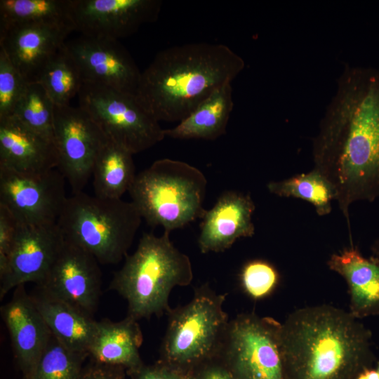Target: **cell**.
Instances as JSON below:
<instances>
[{
	"label": "cell",
	"instance_id": "cell-1",
	"mask_svg": "<svg viewBox=\"0 0 379 379\" xmlns=\"http://www.w3.org/2000/svg\"><path fill=\"white\" fill-rule=\"evenodd\" d=\"M312 157L348 225L352 204L379 198V69L346 65L313 140Z\"/></svg>",
	"mask_w": 379,
	"mask_h": 379
},
{
	"label": "cell",
	"instance_id": "cell-2",
	"mask_svg": "<svg viewBox=\"0 0 379 379\" xmlns=\"http://www.w3.org/2000/svg\"><path fill=\"white\" fill-rule=\"evenodd\" d=\"M281 339L286 379H355L374 361L371 331L329 305L290 314Z\"/></svg>",
	"mask_w": 379,
	"mask_h": 379
},
{
	"label": "cell",
	"instance_id": "cell-3",
	"mask_svg": "<svg viewBox=\"0 0 379 379\" xmlns=\"http://www.w3.org/2000/svg\"><path fill=\"white\" fill-rule=\"evenodd\" d=\"M244 66L242 58L224 44L170 47L141 72L135 96L158 121L180 122L216 88L232 83Z\"/></svg>",
	"mask_w": 379,
	"mask_h": 379
},
{
	"label": "cell",
	"instance_id": "cell-4",
	"mask_svg": "<svg viewBox=\"0 0 379 379\" xmlns=\"http://www.w3.org/2000/svg\"><path fill=\"white\" fill-rule=\"evenodd\" d=\"M169 234L143 233L109 285L126 300L127 316L138 321L167 314L172 309L168 300L173 288L192 281L190 259L174 246Z\"/></svg>",
	"mask_w": 379,
	"mask_h": 379
},
{
	"label": "cell",
	"instance_id": "cell-5",
	"mask_svg": "<svg viewBox=\"0 0 379 379\" xmlns=\"http://www.w3.org/2000/svg\"><path fill=\"white\" fill-rule=\"evenodd\" d=\"M207 180L185 161L161 159L136 175L128 192L148 225L171 232L202 218Z\"/></svg>",
	"mask_w": 379,
	"mask_h": 379
},
{
	"label": "cell",
	"instance_id": "cell-6",
	"mask_svg": "<svg viewBox=\"0 0 379 379\" xmlns=\"http://www.w3.org/2000/svg\"><path fill=\"white\" fill-rule=\"evenodd\" d=\"M142 218L131 201L80 192L67 197L57 225L65 240L100 264L115 265L126 256Z\"/></svg>",
	"mask_w": 379,
	"mask_h": 379
},
{
	"label": "cell",
	"instance_id": "cell-7",
	"mask_svg": "<svg viewBox=\"0 0 379 379\" xmlns=\"http://www.w3.org/2000/svg\"><path fill=\"white\" fill-rule=\"evenodd\" d=\"M226 295L204 284L188 303L171 309L159 361L190 373L220 357L230 321L223 308Z\"/></svg>",
	"mask_w": 379,
	"mask_h": 379
},
{
	"label": "cell",
	"instance_id": "cell-8",
	"mask_svg": "<svg viewBox=\"0 0 379 379\" xmlns=\"http://www.w3.org/2000/svg\"><path fill=\"white\" fill-rule=\"evenodd\" d=\"M86 110L107 137L133 154L148 149L166 136L158 121L134 95L89 82L78 93Z\"/></svg>",
	"mask_w": 379,
	"mask_h": 379
},
{
	"label": "cell",
	"instance_id": "cell-9",
	"mask_svg": "<svg viewBox=\"0 0 379 379\" xmlns=\"http://www.w3.org/2000/svg\"><path fill=\"white\" fill-rule=\"evenodd\" d=\"M281 326L255 313L230 320L220 357L235 379H286Z\"/></svg>",
	"mask_w": 379,
	"mask_h": 379
},
{
	"label": "cell",
	"instance_id": "cell-10",
	"mask_svg": "<svg viewBox=\"0 0 379 379\" xmlns=\"http://www.w3.org/2000/svg\"><path fill=\"white\" fill-rule=\"evenodd\" d=\"M65 180L56 168L25 173L0 168V205L18 225L56 224L67 199Z\"/></svg>",
	"mask_w": 379,
	"mask_h": 379
},
{
	"label": "cell",
	"instance_id": "cell-11",
	"mask_svg": "<svg viewBox=\"0 0 379 379\" xmlns=\"http://www.w3.org/2000/svg\"><path fill=\"white\" fill-rule=\"evenodd\" d=\"M108 138L84 109L55 106L53 143L58 169L73 194L83 192L92 175L96 155Z\"/></svg>",
	"mask_w": 379,
	"mask_h": 379
},
{
	"label": "cell",
	"instance_id": "cell-12",
	"mask_svg": "<svg viewBox=\"0 0 379 379\" xmlns=\"http://www.w3.org/2000/svg\"><path fill=\"white\" fill-rule=\"evenodd\" d=\"M160 0H69L74 31L81 35L118 40L157 20Z\"/></svg>",
	"mask_w": 379,
	"mask_h": 379
},
{
	"label": "cell",
	"instance_id": "cell-13",
	"mask_svg": "<svg viewBox=\"0 0 379 379\" xmlns=\"http://www.w3.org/2000/svg\"><path fill=\"white\" fill-rule=\"evenodd\" d=\"M96 258L65 239L44 280L37 287L93 317L101 295V271Z\"/></svg>",
	"mask_w": 379,
	"mask_h": 379
},
{
	"label": "cell",
	"instance_id": "cell-14",
	"mask_svg": "<svg viewBox=\"0 0 379 379\" xmlns=\"http://www.w3.org/2000/svg\"><path fill=\"white\" fill-rule=\"evenodd\" d=\"M83 81L136 95L141 72L118 40L81 35L65 42Z\"/></svg>",
	"mask_w": 379,
	"mask_h": 379
},
{
	"label": "cell",
	"instance_id": "cell-15",
	"mask_svg": "<svg viewBox=\"0 0 379 379\" xmlns=\"http://www.w3.org/2000/svg\"><path fill=\"white\" fill-rule=\"evenodd\" d=\"M65 242L56 224L41 226L18 225L13 239L7 272L0 279V298L12 289L29 282L40 284L46 278Z\"/></svg>",
	"mask_w": 379,
	"mask_h": 379
},
{
	"label": "cell",
	"instance_id": "cell-16",
	"mask_svg": "<svg viewBox=\"0 0 379 379\" xmlns=\"http://www.w3.org/2000/svg\"><path fill=\"white\" fill-rule=\"evenodd\" d=\"M72 31L62 25H17L0 30V48L25 79L34 83Z\"/></svg>",
	"mask_w": 379,
	"mask_h": 379
},
{
	"label": "cell",
	"instance_id": "cell-17",
	"mask_svg": "<svg viewBox=\"0 0 379 379\" xmlns=\"http://www.w3.org/2000/svg\"><path fill=\"white\" fill-rule=\"evenodd\" d=\"M1 315L22 379H29L51 332L25 285L14 289L10 300L1 307Z\"/></svg>",
	"mask_w": 379,
	"mask_h": 379
},
{
	"label": "cell",
	"instance_id": "cell-18",
	"mask_svg": "<svg viewBox=\"0 0 379 379\" xmlns=\"http://www.w3.org/2000/svg\"><path fill=\"white\" fill-rule=\"evenodd\" d=\"M255 205L248 194L226 191L202 218L198 246L201 253L223 252L239 239L255 234Z\"/></svg>",
	"mask_w": 379,
	"mask_h": 379
},
{
	"label": "cell",
	"instance_id": "cell-19",
	"mask_svg": "<svg viewBox=\"0 0 379 379\" xmlns=\"http://www.w3.org/2000/svg\"><path fill=\"white\" fill-rule=\"evenodd\" d=\"M58 164L53 141L14 116L0 119V168L40 173L57 168Z\"/></svg>",
	"mask_w": 379,
	"mask_h": 379
},
{
	"label": "cell",
	"instance_id": "cell-20",
	"mask_svg": "<svg viewBox=\"0 0 379 379\" xmlns=\"http://www.w3.org/2000/svg\"><path fill=\"white\" fill-rule=\"evenodd\" d=\"M328 268L346 281L350 295V312L358 319L379 315V260L364 257L352 245L333 253Z\"/></svg>",
	"mask_w": 379,
	"mask_h": 379
},
{
	"label": "cell",
	"instance_id": "cell-21",
	"mask_svg": "<svg viewBox=\"0 0 379 379\" xmlns=\"http://www.w3.org/2000/svg\"><path fill=\"white\" fill-rule=\"evenodd\" d=\"M142 340L138 321L129 316L117 322L107 319L97 321L88 349V359L121 366L127 373L132 372L144 364L139 351Z\"/></svg>",
	"mask_w": 379,
	"mask_h": 379
},
{
	"label": "cell",
	"instance_id": "cell-22",
	"mask_svg": "<svg viewBox=\"0 0 379 379\" xmlns=\"http://www.w3.org/2000/svg\"><path fill=\"white\" fill-rule=\"evenodd\" d=\"M31 296L52 334L70 350L88 357L97 321L37 286Z\"/></svg>",
	"mask_w": 379,
	"mask_h": 379
},
{
	"label": "cell",
	"instance_id": "cell-23",
	"mask_svg": "<svg viewBox=\"0 0 379 379\" xmlns=\"http://www.w3.org/2000/svg\"><path fill=\"white\" fill-rule=\"evenodd\" d=\"M234 107L231 83L216 88L173 128L164 129L166 137L178 140H213L226 133Z\"/></svg>",
	"mask_w": 379,
	"mask_h": 379
},
{
	"label": "cell",
	"instance_id": "cell-24",
	"mask_svg": "<svg viewBox=\"0 0 379 379\" xmlns=\"http://www.w3.org/2000/svg\"><path fill=\"white\" fill-rule=\"evenodd\" d=\"M133 154L110 139L98 151L92 169L95 195L121 199L133 185L136 175Z\"/></svg>",
	"mask_w": 379,
	"mask_h": 379
},
{
	"label": "cell",
	"instance_id": "cell-25",
	"mask_svg": "<svg viewBox=\"0 0 379 379\" xmlns=\"http://www.w3.org/2000/svg\"><path fill=\"white\" fill-rule=\"evenodd\" d=\"M29 23L62 25L73 28L69 0L0 1V30Z\"/></svg>",
	"mask_w": 379,
	"mask_h": 379
},
{
	"label": "cell",
	"instance_id": "cell-26",
	"mask_svg": "<svg viewBox=\"0 0 379 379\" xmlns=\"http://www.w3.org/2000/svg\"><path fill=\"white\" fill-rule=\"evenodd\" d=\"M47 92L55 106L70 105L84 83L79 66L65 44L50 59L37 81Z\"/></svg>",
	"mask_w": 379,
	"mask_h": 379
},
{
	"label": "cell",
	"instance_id": "cell-27",
	"mask_svg": "<svg viewBox=\"0 0 379 379\" xmlns=\"http://www.w3.org/2000/svg\"><path fill=\"white\" fill-rule=\"evenodd\" d=\"M268 191L282 197H294L312 204L320 216L329 214L335 190L328 180L315 169L279 181L267 184Z\"/></svg>",
	"mask_w": 379,
	"mask_h": 379
},
{
	"label": "cell",
	"instance_id": "cell-28",
	"mask_svg": "<svg viewBox=\"0 0 379 379\" xmlns=\"http://www.w3.org/2000/svg\"><path fill=\"white\" fill-rule=\"evenodd\" d=\"M88 355L70 350L51 333L29 379H79Z\"/></svg>",
	"mask_w": 379,
	"mask_h": 379
},
{
	"label": "cell",
	"instance_id": "cell-29",
	"mask_svg": "<svg viewBox=\"0 0 379 379\" xmlns=\"http://www.w3.org/2000/svg\"><path fill=\"white\" fill-rule=\"evenodd\" d=\"M55 105L44 87L29 83L13 116L24 125L53 142Z\"/></svg>",
	"mask_w": 379,
	"mask_h": 379
},
{
	"label": "cell",
	"instance_id": "cell-30",
	"mask_svg": "<svg viewBox=\"0 0 379 379\" xmlns=\"http://www.w3.org/2000/svg\"><path fill=\"white\" fill-rule=\"evenodd\" d=\"M239 279L244 291L251 298L258 300L273 292L279 282V273L270 262L253 260L242 267Z\"/></svg>",
	"mask_w": 379,
	"mask_h": 379
},
{
	"label": "cell",
	"instance_id": "cell-31",
	"mask_svg": "<svg viewBox=\"0 0 379 379\" xmlns=\"http://www.w3.org/2000/svg\"><path fill=\"white\" fill-rule=\"evenodd\" d=\"M28 84L0 48V119L13 116Z\"/></svg>",
	"mask_w": 379,
	"mask_h": 379
},
{
	"label": "cell",
	"instance_id": "cell-32",
	"mask_svg": "<svg viewBox=\"0 0 379 379\" xmlns=\"http://www.w3.org/2000/svg\"><path fill=\"white\" fill-rule=\"evenodd\" d=\"M18 223L11 213L0 205V279L6 275L9 256Z\"/></svg>",
	"mask_w": 379,
	"mask_h": 379
},
{
	"label": "cell",
	"instance_id": "cell-33",
	"mask_svg": "<svg viewBox=\"0 0 379 379\" xmlns=\"http://www.w3.org/2000/svg\"><path fill=\"white\" fill-rule=\"evenodd\" d=\"M127 373L130 379H191L190 373L159 360L152 364H144L137 370Z\"/></svg>",
	"mask_w": 379,
	"mask_h": 379
},
{
	"label": "cell",
	"instance_id": "cell-34",
	"mask_svg": "<svg viewBox=\"0 0 379 379\" xmlns=\"http://www.w3.org/2000/svg\"><path fill=\"white\" fill-rule=\"evenodd\" d=\"M79 379H130L121 366L98 363L91 359L86 363Z\"/></svg>",
	"mask_w": 379,
	"mask_h": 379
},
{
	"label": "cell",
	"instance_id": "cell-35",
	"mask_svg": "<svg viewBox=\"0 0 379 379\" xmlns=\"http://www.w3.org/2000/svg\"><path fill=\"white\" fill-rule=\"evenodd\" d=\"M190 375L191 379H235L220 357L199 366Z\"/></svg>",
	"mask_w": 379,
	"mask_h": 379
},
{
	"label": "cell",
	"instance_id": "cell-36",
	"mask_svg": "<svg viewBox=\"0 0 379 379\" xmlns=\"http://www.w3.org/2000/svg\"><path fill=\"white\" fill-rule=\"evenodd\" d=\"M355 379H379L376 370L368 368L363 371Z\"/></svg>",
	"mask_w": 379,
	"mask_h": 379
},
{
	"label": "cell",
	"instance_id": "cell-37",
	"mask_svg": "<svg viewBox=\"0 0 379 379\" xmlns=\"http://www.w3.org/2000/svg\"><path fill=\"white\" fill-rule=\"evenodd\" d=\"M372 256L379 260V239H375L371 246Z\"/></svg>",
	"mask_w": 379,
	"mask_h": 379
},
{
	"label": "cell",
	"instance_id": "cell-38",
	"mask_svg": "<svg viewBox=\"0 0 379 379\" xmlns=\"http://www.w3.org/2000/svg\"><path fill=\"white\" fill-rule=\"evenodd\" d=\"M376 371H377V372H378V375H379V361H378V362Z\"/></svg>",
	"mask_w": 379,
	"mask_h": 379
}]
</instances>
